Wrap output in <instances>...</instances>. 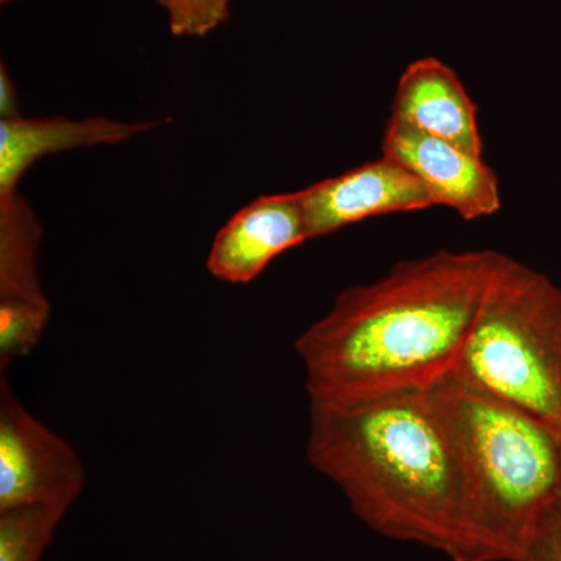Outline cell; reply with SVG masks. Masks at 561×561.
<instances>
[{"label": "cell", "instance_id": "9c48e42d", "mask_svg": "<svg viewBox=\"0 0 561 561\" xmlns=\"http://www.w3.org/2000/svg\"><path fill=\"white\" fill-rule=\"evenodd\" d=\"M390 121L483 157L478 106L457 73L437 58H421L408 66L398 83Z\"/></svg>", "mask_w": 561, "mask_h": 561}, {"label": "cell", "instance_id": "e0dca14e", "mask_svg": "<svg viewBox=\"0 0 561 561\" xmlns=\"http://www.w3.org/2000/svg\"><path fill=\"white\" fill-rule=\"evenodd\" d=\"M556 504L559 505V507L561 508V478H560L559 491H557Z\"/></svg>", "mask_w": 561, "mask_h": 561}, {"label": "cell", "instance_id": "5b68a950", "mask_svg": "<svg viewBox=\"0 0 561 561\" xmlns=\"http://www.w3.org/2000/svg\"><path fill=\"white\" fill-rule=\"evenodd\" d=\"M87 485L79 454L14 394L0 373V511L72 507Z\"/></svg>", "mask_w": 561, "mask_h": 561}, {"label": "cell", "instance_id": "5bb4252c", "mask_svg": "<svg viewBox=\"0 0 561 561\" xmlns=\"http://www.w3.org/2000/svg\"><path fill=\"white\" fill-rule=\"evenodd\" d=\"M232 0H158L175 36H206L231 16Z\"/></svg>", "mask_w": 561, "mask_h": 561}, {"label": "cell", "instance_id": "7c38bea8", "mask_svg": "<svg viewBox=\"0 0 561 561\" xmlns=\"http://www.w3.org/2000/svg\"><path fill=\"white\" fill-rule=\"evenodd\" d=\"M68 512L50 505L0 511V561H41Z\"/></svg>", "mask_w": 561, "mask_h": 561}, {"label": "cell", "instance_id": "9a60e30c", "mask_svg": "<svg viewBox=\"0 0 561 561\" xmlns=\"http://www.w3.org/2000/svg\"><path fill=\"white\" fill-rule=\"evenodd\" d=\"M523 561H561V508L553 504L531 535Z\"/></svg>", "mask_w": 561, "mask_h": 561}, {"label": "cell", "instance_id": "3957f363", "mask_svg": "<svg viewBox=\"0 0 561 561\" xmlns=\"http://www.w3.org/2000/svg\"><path fill=\"white\" fill-rule=\"evenodd\" d=\"M426 397L467 489L461 561H523L538 523L557 501L561 432L451 375Z\"/></svg>", "mask_w": 561, "mask_h": 561}, {"label": "cell", "instance_id": "8992f818", "mask_svg": "<svg viewBox=\"0 0 561 561\" xmlns=\"http://www.w3.org/2000/svg\"><path fill=\"white\" fill-rule=\"evenodd\" d=\"M382 154L400 162L430 192L435 206H448L465 220L501 209L500 181L483 157L448 140L389 121Z\"/></svg>", "mask_w": 561, "mask_h": 561}, {"label": "cell", "instance_id": "4fadbf2b", "mask_svg": "<svg viewBox=\"0 0 561 561\" xmlns=\"http://www.w3.org/2000/svg\"><path fill=\"white\" fill-rule=\"evenodd\" d=\"M50 319V305L0 301V373L31 356Z\"/></svg>", "mask_w": 561, "mask_h": 561}, {"label": "cell", "instance_id": "ba28073f", "mask_svg": "<svg viewBox=\"0 0 561 561\" xmlns=\"http://www.w3.org/2000/svg\"><path fill=\"white\" fill-rule=\"evenodd\" d=\"M309 239L297 192L264 195L236 213L217 232L206 267L224 283H251L276 257Z\"/></svg>", "mask_w": 561, "mask_h": 561}, {"label": "cell", "instance_id": "ac0fdd59", "mask_svg": "<svg viewBox=\"0 0 561 561\" xmlns=\"http://www.w3.org/2000/svg\"><path fill=\"white\" fill-rule=\"evenodd\" d=\"M11 2V0H2V3Z\"/></svg>", "mask_w": 561, "mask_h": 561}, {"label": "cell", "instance_id": "8fae6325", "mask_svg": "<svg viewBox=\"0 0 561 561\" xmlns=\"http://www.w3.org/2000/svg\"><path fill=\"white\" fill-rule=\"evenodd\" d=\"M43 227L20 194L0 197V301L50 305L39 280Z\"/></svg>", "mask_w": 561, "mask_h": 561}, {"label": "cell", "instance_id": "277c9868", "mask_svg": "<svg viewBox=\"0 0 561 561\" xmlns=\"http://www.w3.org/2000/svg\"><path fill=\"white\" fill-rule=\"evenodd\" d=\"M451 376L561 432V287L505 256Z\"/></svg>", "mask_w": 561, "mask_h": 561}, {"label": "cell", "instance_id": "30bf717a", "mask_svg": "<svg viewBox=\"0 0 561 561\" xmlns=\"http://www.w3.org/2000/svg\"><path fill=\"white\" fill-rule=\"evenodd\" d=\"M160 122H117L106 117L72 121L66 117L0 121V197L18 192V184L44 157L84 147L116 146L153 130Z\"/></svg>", "mask_w": 561, "mask_h": 561}, {"label": "cell", "instance_id": "7a4b0ae2", "mask_svg": "<svg viewBox=\"0 0 561 561\" xmlns=\"http://www.w3.org/2000/svg\"><path fill=\"white\" fill-rule=\"evenodd\" d=\"M306 459L376 534L461 561L467 489L426 391L354 405L309 402Z\"/></svg>", "mask_w": 561, "mask_h": 561}, {"label": "cell", "instance_id": "52a82bcc", "mask_svg": "<svg viewBox=\"0 0 561 561\" xmlns=\"http://www.w3.org/2000/svg\"><path fill=\"white\" fill-rule=\"evenodd\" d=\"M309 238H323L370 217L435 206L430 192L400 162L382 154L300 192Z\"/></svg>", "mask_w": 561, "mask_h": 561}, {"label": "cell", "instance_id": "2e32d148", "mask_svg": "<svg viewBox=\"0 0 561 561\" xmlns=\"http://www.w3.org/2000/svg\"><path fill=\"white\" fill-rule=\"evenodd\" d=\"M20 94L5 66H0V121L20 117Z\"/></svg>", "mask_w": 561, "mask_h": 561}, {"label": "cell", "instance_id": "6da1fadb", "mask_svg": "<svg viewBox=\"0 0 561 561\" xmlns=\"http://www.w3.org/2000/svg\"><path fill=\"white\" fill-rule=\"evenodd\" d=\"M505 256L438 250L343 290L295 343L309 402L424 393L451 375Z\"/></svg>", "mask_w": 561, "mask_h": 561}]
</instances>
